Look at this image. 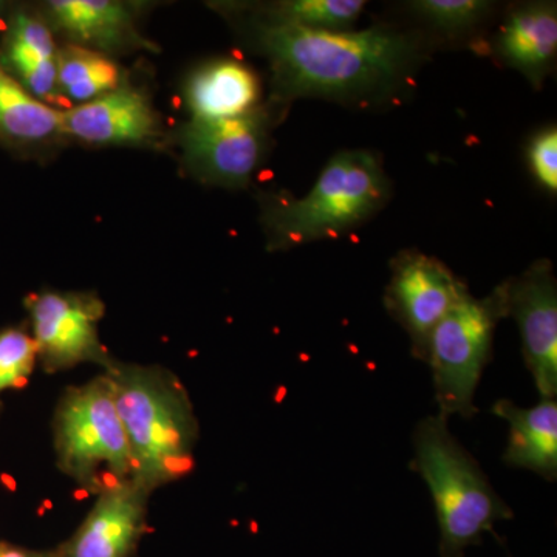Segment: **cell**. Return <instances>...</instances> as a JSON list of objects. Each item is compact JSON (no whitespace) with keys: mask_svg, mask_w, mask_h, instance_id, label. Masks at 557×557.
Instances as JSON below:
<instances>
[{"mask_svg":"<svg viewBox=\"0 0 557 557\" xmlns=\"http://www.w3.org/2000/svg\"><path fill=\"white\" fill-rule=\"evenodd\" d=\"M507 317V295L505 284H500L485 298L469 293L434 329L426 362L434 379L438 413L472 418L479 412L475 392L491 359L498 321Z\"/></svg>","mask_w":557,"mask_h":557,"instance_id":"cell-6","label":"cell"},{"mask_svg":"<svg viewBox=\"0 0 557 557\" xmlns=\"http://www.w3.org/2000/svg\"><path fill=\"white\" fill-rule=\"evenodd\" d=\"M270 121L260 108L234 119L190 120L178 134L183 164L200 182L244 188L265 159Z\"/></svg>","mask_w":557,"mask_h":557,"instance_id":"cell-8","label":"cell"},{"mask_svg":"<svg viewBox=\"0 0 557 557\" xmlns=\"http://www.w3.org/2000/svg\"><path fill=\"white\" fill-rule=\"evenodd\" d=\"M54 463L83 493L134 479L126 431L104 373L62 391L51 417Z\"/></svg>","mask_w":557,"mask_h":557,"instance_id":"cell-5","label":"cell"},{"mask_svg":"<svg viewBox=\"0 0 557 557\" xmlns=\"http://www.w3.org/2000/svg\"><path fill=\"white\" fill-rule=\"evenodd\" d=\"M153 493L129 479L95 496L86 518L58 544L60 557H134L148 531Z\"/></svg>","mask_w":557,"mask_h":557,"instance_id":"cell-11","label":"cell"},{"mask_svg":"<svg viewBox=\"0 0 557 557\" xmlns=\"http://www.w3.org/2000/svg\"><path fill=\"white\" fill-rule=\"evenodd\" d=\"M508 317L518 322L523 358L541 398L557 394V287L553 265L537 260L522 276L504 282Z\"/></svg>","mask_w":557,"mask_h":557,"instance_id":"cell-10","label":"cell"},{"mask_svg":"<svg viewBox=\"0 0 557 557\" xmlns=\"http://www.w3.org/2000/svg\"><path fill=\"white\" fill-rule=\"evenodd\" d=\"M102 373L129 442L134 479L156 493L189 478L196 469L200 423L177 373L119 358Z\"/></svg>","mask_w":557,"mask_h":557,"instance_id":"cell-2","label":"cell"},{"mask_svg":"<svg viewBox=\"0 0 557 557\" xmlns=\"http://www.w3.org/2000/svg\"><path fill=\"white\" fill-rule=\"evenodd\" d=\"M255 39L270 62L277 102H381L398 91L423 57L416 33L381 25L362 32H322L259 17Z\"/></svg>","mask_w":557,"mask_h":557,"instance_id":"cell-1","label":"cell"},{"mask_svg":"<svg viewBox=\"0 0 557 557\" xmlns=\"http://www.w3.org/2000/svg\"><path fill=\"white\" fill-rule=\"evenodd\" d=\"M36 368L38 355L28 329L21 325L0 329V417L3 397L27 387Z\"/></svg>","mask_w":557,"mask_h":557,"instance_id":"cell-21","label":"cell"},{"mask_svg":"<svg viewBox=\"0 0 557 557\" xmlns=\"http://www.w3.org/2000/svg\"><path fill=\"white\" fill-rule=\"evenodd\" d=\"M185 97L190 120L234 119L258 108L260 84L247 65L220 60L190 75Z\"/></svg>","mask_w":557,"mask_h":557,"instance_id":"cell-17","label":"cell"},{"mask_svg":"<svg viewBox=\"0 0 557 557\" xmlns=\"http://www.w3.org/2000/svg\"><path fill=\"white\" fill-rule=\"evenodd\" d=\"M468 295L467 284L438 259L403 252L394 260L386 307L408 332L413 357L426 362L432 332Z\"/></svg>","mask_w":557,"mask_h":557,"instance_id":"cell-9","label":"cell"},{"mask_svg":"<svg viewBox=\"0 0 557 557\" xmlns=\"http://www.w3.org/2000/svg\"><path fill=\"white\" fill-rule=\"evenodd\" d=\"M391 182L380 157L369 150H343L329 161L302 199L278 194L263 203L270 249H289L333 239L380 211Z\"/></svg>","mask_w":557,"mask_h":557,"instance_id":"cell-3","label":"cell"},{"mask_svg":"<svg viewBox=\"0 0 557 557\" xmlns=\"http://www.w3.org/2000/svg\"><path fill=\"white\" fill-rule=\"evenodd\" d=\"M534 175L553 194L557 190V132L555 127L539 132L528 148Z\"/></svg>","mask_w":557,"mask_h":557,"instance_id":"cell-23","label":"cell"},{"mask_svg":"<svg viewBox=\"0 0 557 557\" xmlns=\"http://www.w3.org/2000/svg\"><path fill=\"white\" fill-rule=\"evenodd\" d=\"M62 109L33 97L0 64V143L33 153L64 139Z\"/></svg>","mask_w":557,"mask_h":557,"instance_id":"cell-18","label":"cell"},{"mask_svg":"<svg viewBox=\"0 0 557 557\" xmlns=\"http://www.w3.org/2000/svg\"><path fill=\"white\" fill-rule=\"evenodd\" d=\"M493 412L508 421V446L504 461L511 468L528 469L555 482L557 478V403L541 399L533 408H519L498 399Z\"/></svg>","mask_w":557,"mask_h":557,"instance_id":"cell-16","label":"cell"},{"mask_svg":"<svg viewBox=\"0 0 557 557\" xmlns=\"http://www.w3.org/2000/svg\"><path fill=\"white\" fill-rule=\"evenodd\" d=\"M58 51L60 47L44 14L17 11L3 33L0 64L33 97L57 108Z\"/></svg>","mask_w":557,"mask_h":557,"instance_id":"cell-14","label":"cell"},{"mask_svg":"<svg viewBox=\"0 0 557 557\" xmlns=\"http://www.w3.org/2000/svg\"><path fill=\"white\" fill-rule=\"evenodd\" d=\"M0 557H60L57 548H30L14 542L0 541Z\"/></svg>","mask_w":557,"mask_h":557,"instance_id":"cell-24","label":"cell"},{"mask_svg":"<svg viewBox=\"0 0 557 557\" xmlns=\"http://www.w3.org/2000/svg\"><path fill=\"white\" fill-rule=\"evenodd\" d=\"M556 49V3H530L512 11L496 40L498 57L537 89L552 69Z\"/></svg>","mask_w":557,"mask_h":557,"instance_id":"cell-15","label":"cell"},{"mask_svg":"<svg viewBox=\"0 0 557 557\" xmlns=\"http://www.w3.org/2000/svg\"><path fill=\"white\" fill-rule=\"evenodd\" d=\"M64 137L89 146L159 145L163 124L145 90L124 83L119 89L75 108L62 109Z\"/></svg>","mask_w":557,"mask_h":557,"instance_id":"cell-12","label":"cell"},{"mask_svg":"<svg viewBox=\"0 0 557 557\" xmlns=\"http://www.w3.org/2000/svg\"><path fill=\"white\" fill-rule=\"evenodd\" d=\"M38 368L61 373L94 364L109 369L115 357L100 336L106 306L90 292L40 289L24 300Z\"/></svg>","mask_w":557,"mask_h":557,"instance_id":"cell-7","label":"cell"},{"mask_svg":"<svg viewBox=\"0 0 557 557\" xmlns=\"http://www.w3.org/2000/svg\"><path fill=\"white\" fill-rule=\"evenodd\" d=\"M410 9L440 32L456 35L472 30L485 20L491 3L485 0H417Z\"/></svg>","mask_w":557,"mask_h":557,"instance_id":"cell-22","label":"cell"},{"mask_svg":"<svg viewBox=\"0 0 557 557\" xmlns=\"http://www.w3.org/2000/svg\"><path fill=\"white\" fill-rule=\"evenodd\" d=\"M127 83L113 58L65 44L58 51V100L69 108L86 104Z\"/></svg>","mask_w":557,"mask_h":557,"instance_id":"cell-19","label":"cell"},{"mask_svg":"<svg viewBox=\"0 0 557 557\" xmlns=\"http://www.w3.org/2000/svg\"><path fill=\"white\" fill-rule=\"evenodd\" d=\"M412 468L434 498L440 556L463 557L483 534L512 511L491 485L478 460L450 432L449 418H423L413 431Z\"/></svg>","mask_w":557,"mask_h":557,"instance_id":"cell-4","label":"cell"},{"mask_svg":"<svg viewBox=\"0 0 557 557\" xmlns=\"http://www.w3.org/2000/svg\"><path fill=\"white\" fill-rule=\"evenodd\" d=\"M364 7V0H285L265 9L262 17L311 30L346 32Z\"/></svg>","mask_w":557,"mask_h":557,"instance_id":"cell-20","label":"cell"},{"mask_svg":"<svg viewBox=\"0 0 557 557\" xmlns=\"http://www.w3.org/2000/svg\"><path fill=\"white\" fill-rule=\"evenodd\" d=\"M137 13V5L119 0H51L44 7L51 30L67 44L109 58L153 49L138 30Z\"/></svg>","mask_w":557,"mask_h":557,"instance_id":"cell-13","label":"cell"}]
</instances>
